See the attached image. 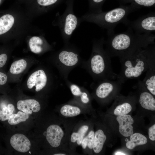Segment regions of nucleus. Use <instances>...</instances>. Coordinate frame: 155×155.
Instances as JSON below:
<instances>
[{
  "mask_svg": "<svg viewBox=\"0 0 155 155\" xmlns=\"http://www.w3.org/2000/svg\"><path fill=\"white\" fill-rule=\"evenodd\" d=\"M146 48L139 49L120 58L121 69L117 79L123 84L127 80L138 78L151 65L155 63L154 50H149Z\"/></svg>",
  "mask_w": 155,
  "mask_h": 155,
  "instance_id": "f257e3e1",
  "label": "nucleus"
},
{
  "mask_svg": "<svg viewBox=\"0 0 155 155\" xmlns=\"http://www.w3.org/2000/svg\"><path fill=\"white\" fill-rule=\"evenodd\" d=\"M103 39L94 40L92 53L88 63L89 70L96 80L117 79V74L112 69L111 57L104 49Z\"/></svg>",
  "mask_w": 155,
  "mask_h": 155,
  "instance_id": "f03ea898",
  "label": "nucleus"
},
{
  "mask_svg": "<svg viewBox=\"0 0 155 155\" xmlns=\"http://www.w3.org/2000/svg\"><path fill=\"white\" fill-rule=\"evenodd\" d=\"M152 43L149 39L122 33L113 36L107 42L106 50L111 57L117 56L120 58Z\"/></svg>",
  "mask_w": 155,
  "mask_h": 155,
  "instance_id": "7ed1b4c3",
  "label": "nucleus"
},
{
  "mask_svg": "<svg viewBox=\"0 0 155 155\" xmlns=\"http://www.w3.org/2000/svg\"><path fill=\"white\" fill-rule=\"evenodd\" d=\"M128 11L127 8L119 7L106 12H87L79 18L81 22H87L93 23L102 28H108L124 19Z\"/></svg>",
  "mask_w": 155,
  "mask_h": 155,
  "instance_id": "20e7f679",
  "label": "nucleus"
},
{
  "mask_svg": "<svg viewBox=\"0 0 155 155\" xmlns=\"http://www.w3.org/2000/svg\"><path fill=\"white\" fill-rule=\"evenodd\" d=\"M74 0H66V7L63 13L59 15L57 25L59 26L63 40L65 44L69 41L75 30L81 23L79 17L73 11Z\"/></svg>",
  "mask_w": 155,
  "mask_h": 155,
  "instance_id": "39448f33",
  "label": "nucleus"
},
{
  "mask_svg": "<svg viewBox=\"0 0 155 155\" xmlns=\"http://www.w3.org/2000/svg\"><path fill=\"white\" fill-rule=\"evenodd\" d=\"M89 129V126L85 121H80L73 125L70 132L68 142V149L70 152H74L76 147L81 145Z\"/></svg>",
  "mask_w": 155,
  "mask_h": 155,
  "instance_id": "423d86ee",
  "label": "nucleus"
},
{
  "mask_svg": "<svg viewBox=\"0 0 155 155\" xmlns=\"http://www.w3.org/2000/svg\"><path fill=\"white\" fill-rule=\"evenodd\" d=\"M101 81L97 84L95 90L96 97L98 99H104L119 90L123 84L117 79H105Z\"/></svg>",
  "mask_w": 155,
  "mask_h": 155,
  "instance_id": "0eeeda50",
  "label": "nucleus"
},
{
  "mask_svg": "<svg viewBox=\"0 0 155 155\" xmlns=\"http://www.w3.org/2000/svg\"><path fill=\"white\" fill-rule=\"evenodd\" d=\"M58 57L61 64L64 66L71 67L75 65L78 63L79 56L78 51L73 47L65 44L58 54Z\"/></svg>",
  "mask_w": 155,
  "mask_h": 155,
  "instance_id": "6e6552de",
  "label": "nucleus"
},
{
  "mask_svg": "<svg viewBox=\"0 0 155 155\" xmlns=\"http://www.w3.org/2000/svg\"><path fill=\"white\" fill-rule=\"evenodd\" d=\"M47 81L45 72L43 70L40 69L34 72L30 76L27 81V85L29 89L35 86L36 91L38 92L45 86Z\"/></svg>",
  "mask_w": 155,
  "mask_h": 155,
  "instance_id": "1a4fd4ad",
  "label": "nucleus"
},
{
  "mask_svg": "<svg viewBox=\"0 0 155 155\" xmlns=\"http://www.w3.org/2000/svg\"><path fill=\"white\" fill-rule=\"evenodd\" d=\"M59 111L62 118L73 117L85 114V107L78 104H66L61 106Z\"/></svg>",
  "mask_w": 155,
  "mask_h": 155,
  "instance_id": "9d476101",
  "label": "nucleus"
},
{
  "mask_svg": "<svg viewBox=\"0 0 155 155\" xmlns=\"http://www.w3.org/2000/svg\"><path fill=\"white\" fill-rule=\"evenodd\" d=\"M10 143L12 147L16 151L21 152H26L30 149V142L24 135L20 134H15L11 137Z\"/></svg>",
  "mask_w": 155,
  "mask_h": 155,
  "instance_id": "9b49d317",
  "label": "nucleus"
},
{
  "mask_svg": "<svg viewBox=\"0 0 155 155\" xmlns=\"http://www.w3.org/2000/svg\"><path fill=\"white\" fill-rule=\"evenodd\" d=\"M116 119L119 124V132L122 135L127 137L133 133V128L131 125L133 123L134 120L131 115H118Z\"/></svg>",
  "mask_w": 155,
  "mask_h": 155,
  "instance_id": "f8f14e48",
  "label": "nucleus"
},
{
  "mask_svg": "<svg viewBox=\"0 0 155 155\" xmlns=\"http://www.w3.org/2000/svg\"><path fill=\"white\" fill-rule=\"evenodd\" d=\"M17 106L18 110L28 114H32V112H37L41 108L39 102L33 99L20 100L17 102Z\"/></svg>",
  "mask_w": 155,
  "mask_h": 155,
  "instance_id": "ddd939ff",
  "label": "nucleus"
},
{
  "mask_svg": "<svg viewBox=\"0 0 155 155\" xmlns=\"http://www.w3.org/2000/svg\"><path fill=\"white\" fill-rule=\"evenodd\" d=\"M142 83L146 89L152 95H155V63L151 65L146 71Z\"/></svg>",
  "mask_w": 155,
  "mask_h": 155,
  "instance_id": "4468645a",
  "label": "nucleus"
},
{
  "mask_svg": "<svg viewBox=\"0 0 155 155\" xmlns=\"http://www.w3.org/2000/svg\"><path fill=\"white\" fill-rule=\"evenodd\" d=\"M70 88L75 98L78 99V102H80V105L85 107V106L89 103L90 98L86 91L74 84H71Z\"/></svg>",
  "mask_w": 155,
  "mask_h": 155,
  "instance_id": "2eb2a0df",
  "label": "nucleus"
},
{
  "mask_svg": "<svg viewBox=\"0 0 155 155\" xmlns=\"http://www.w3.org/2000/svg\"><path fill=\"white\" fill-rule=\"evenodd\" d=\"M144 91L140 94L139 102L144 108L152 111L155 110V100L152 95L150 92Z\"/></svg>",
  "mask_w": 155,
  "mask_h": 155,
  "instance_id": "dca6fc26",
  "label": "nucleus"
},
{
  "mask_svg": "<svg viewBox=\"0 0 155 155\" xmlns=\"http://www.w3.org/2000/svg\"><path fill=\"white\" fill-rule=\"evenodd\" d=\"M106 135L103 131L99 129L94 133V139L93 150L96 154H98L102 151L106 140Z\"/></svg>",
  "mask_w": 155,
  "mask_h": 155,
  "instance_id": "f3484780",
  "label": "nucleus"
},
{
  "mask_svg": "<svg viewBox=\"0 0 155 155\" xmlns=\"http://www.w3.org/2000/svg\"><path fill=\"white\" fill-rule=\"evenodd\" d=\"M147 142V139L144 135L135 133L130 135V140L126 143V145L128 149H132L137 146L146 144Z\"/></svg>",
  "mask_w": 155,
  "mask_h": 155,
  "instance_id": "a211bd4d",
  "label": "nucleus"
},
{
  "mask_svg": "<svg viewBox=\"0 0 155 155\" xmlns=\"http://www.w3.org/2000/svg\"><path fill=\"white\" fill-rule=\"evenodd\" d=\"M14 22L13 17L11 15L6 14L0 18V35L8 31Z\"/></svg>",
  "mask_w": 155,
  "mask_h": 155,
  "instance_id": "6ab92c4d",
  "label": "nucleus"
},
{
  "mask_svg": "<svg viewBox=\"0 0 155 155\" xmlns=\"http://www.w3.org/2000/svg\"><path fill=\"white\" fill-rule=\"evenodd\" d=\"M94 139V131H89L83 139L81 145L85 153L88 150L93 149Z\"/></svg>",
  "mask_w": 155,
  "mask_h": 155,
  "instance_id": "aec40b11",
  "label": "nucleus"
},
{
  "mask_svg": "<svg viewBox=\"0 0 155 155\" xmlns=\"http://www.w3.org/2000/svg\"><path fill=\"white\" fill-rule=\"evenodd\" d=\"M44 43L43 40L38 36H33L30 39L29 45L31 51L33 53L38 54L43 50L42 46Z\"/></svg>",
  "mask_w": 155,
  "mask_h": 155,
  "instance_id": "412c9836",
  "label": "nucleus"
},
{
  "mask_svg": "<svg viewBox=\"0 0 155 155\" xmlns=\"http://www.w3.org/2000/svg\"><path fill=\"white\" fill-rule=\"evenodd\" d=\"M140 27L145 31H152L155 30V17L154 15L145 17L140 23Z\"/></svg>",
  "mask_w": 155,
  "mask_h": 155,
  "instance_id": "4be33fe9",
  "label": "nucleus"
},
{
  "mask_svg": "<svg viewBox=\"0 0 155 155\" xmlns=\"http://www.w3.org/2000/svg\"><path fill=\"white\" fill-rule=\"evenodd\" d=\"M27 65V62L24 59L15 61L11 65L9 69L10 72L13 74H20L25 70Z\"/></svg>",
  "mask_w": 155,
  "mask_h": 155,
  "instance_id": "5701e85b",
  "label": "nucleus"
},
{
  "mask_svg": "<svg viewBox=\"0 0 155 155\" xmlns=\"http://www.w3.org/2000/svg\"><path fill=\"white\" fill-rule=\"evenodd\" d=\"M29 118L28 114L18 111L17 114H12L8 119V123L11 125H15L25 121Z\"/></svg>",
  "mask_w": 155,
  "mask_h": 155,
  "instance_id": "b1692460",
  "label": "nucleus"
},
{
  "mask_svg": "<svg viewBox=\"0 0 155 155\" xmlns=\"http://www.w3.org/2000/svg\"><path fill=\"white\" fill-rule=\"evenodd\" d=\"M14 110V106L12 104L3 106L2 110H0V120L2 121L8 120Z\"/></svg>",
  "mask_w": 155,
  "mask_h": 155,
  "instance_id": "393cba45",
  "label": "nucleus"
},
{
  "mask_svg": "<svg viewBox=\"0 0 155 155\" xmlns=\"http://www.w3.org/2000/svg\"><path fill=\"white\" fill-rule=\"evenodd\" d=\"M132 106L129 102H125L118 105L115 108L114 112L116 115H127L131 111Z\"/></svg>",
  "mask_w": 155,
  "mask_h": 155,
  "instance_id": "a878e982",
  "label": "nucleus"
},
{
  "mask_svg": "<svg viewBox=\"0 0 155 155\" xmlns=\"http://www.w3.org/2000/svg\"><path fill=\"white\" fill-rule=\"evenodd\" d=\"M106 0H88L89 10L88 12L96 13L101 12L102 5Z\"/></svg>",
  "mask_w": 155,
  "mask_h": 155,
  "instance_id": "bb28decb",
  "label": "nucleus"
},
{
  "mask_svg": "<svg viewBox=\"0 0 155 155\" xmlns=\"http://www.w3.org/2000/svg\"><path fill=\"white\" fill-rule=\"evenodd\" d=\"M66 0H37L38 5L42 7H49L62 3Z\"/></svg>",
  "mask_w": 155,
  "mask_h": 155,
  "instance_id": "cd10ccee",
  "label": "nucleus"
},
{
  "mask_svg": "<svg viewBox=\"0 0 155 155\" xmlns=\"http://www.w3.org/2000/svg\"><path fill=\"white\" fill-rule=\"evenodd\" d=\"M131 2L136 5L145 7H150L155 3V0H131Z\"/></svg>",
  "mask_w": 155,
  "mask_h": 155,
  "instance_id": "c85d7f7f",
  "label": "nucleus"
},
{
  "mask_svg": "<svg viewBox=\"0 0 155 155\" xmlns=\"http://www.w3.org/2000/svg\"><path fill=\"white\" fill-rule=\"evenodd\" d=\"M149 137L153 141L155 140V124L151 126L148 129Z\"/></svg>",
  "mask_w": 155,
  "mask_h": 155,
  "instance_id": "c756f323",
  "label": "nucleus"
},
{
  "mask_svg": "<svg viewBox=\"0 0 155 155\" xmlns=\"http://www.w3.org/2000/svg\"><path fill=\"white\" fill-rule=\"evenodd\" d=\"M7 59V57L6 54L3 53L0 55V68L5 65Z\"/></svg>",
  "mask_w": 155,
  "mask_h": 155,
  "instance_id": "7c9ffc66",
  "label": "nucleus"
},
{
  "mask_svg": "<svg viewBox=\"0 0 155 155\" xmlns=\"http://www.w3.org/2000/svg\"><path fill=\"white\" fill-rule=\"evenodd\" d=\"M7 77L4 73L0 72V85H4L7 81Z\"/></svg>",
  "mask_w": 155,
  "mask_h": 155,
  "instance_id": "2f4dec72",
  "label": "nucleus"
},
{
  "mask_svg": "<svg viewBox=\"0 0 155 155\" xmlns=\"http://www.w3.org/2000/svg\"><path fill=\"white\" fill-rule=\"evenodd\" d=\"M115 154L116 155H126V154L124 153L120 152H117Z\"/></svg>",
  "mask_w": 155,
  "mask_h": 155,
  "instance_id": "473e14b6",
  "label": "nucleus"
},
{
  "mask_svg": "<svg viewBox=\"0 0 155 155\" xmlns=\"http://www.w3.org/2000/svg\"><path fill=\"white\" fill-rule=\"evenodd\" d=\"M1 0H0V3L1 2Z\"/></svg>",
  "mask_w": 155,
  "mask_h": 155,
  "instance_id": "72a5a7b5",
  "label": "nucleus"
}]
</instances>
